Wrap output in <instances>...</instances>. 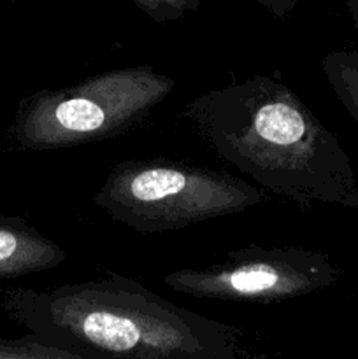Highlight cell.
Returning <instances> with one entry per match:
<instances>
[{
	"instance_id": "cell-1",
	"label": "cell",
	"mask_w": 358,
	"mask_h": 359,
	"mask_svg": "<svg viewBox=\"0 0 358 359\" xmlns=\"http://www.w3.org/2000/svg\"><path fill=\"white\" fill-rule=\"evenodd\" d=\"M183 118L220 160L265 191L309 209L358 210V181L340 140L286 84L249 76L199 95Z\"/></svg>"
},
{
	"instance_id": "cell-2",
	"label": "cell",
	"mask_w": 358,
	"mask_h": 359,
	"mask_svg": "<svg viewBox=\"0 0 358 359\" xmlns=\"http://www.w3.org/2000/svg\"><path fill=\"white\" fill-rule=\"evenodd\" d=\"M4 309L30 335L93 359H267L246 330L179 307L116 272L9 290Z\"/></svg>"
},
{
	"instance_id": "cell-3",
	"label": "cell",
	"mask_w": 358,
	"mask_h": 359,
	"mask_svg": "<svg viewBox=\"0 0 358 359\" xmlns=\"http://www.w3.org/2000/svg\"><path fill=\"white\" fill-rule=\"evenodd\" d=\"M263 202L267 195L260 186L171 160L119 161L93 195L95 205L111 219L142 235L183 230Z\"/></svg>"
},
{
	"instance_id": "cell-4",
	"label": "cell",
	"mask_w": 358,
	"mask_h": 359,
	"mask_svg": "<svg viewBox=\"0 0 358 359\" xmlns=\"http://www.w3.org/2000/svg\"><path fill=\"white\" fill-rule=\"evenodd\" d=\"M171 76L121 67L74 86L35 91L21 102L13 139L23 149L55 151L125 135L174 90Z\"/></svg>"
},
{
	"instance_id": "cell-5",
	"label": "cell",
	"mask_w": 358,
	"mask_h": 359,
	"mask_svg": "<svg viewBox=\"0 0 358 359\" xmlns=\"http://www.w3.org/2000/svg\"><path fill=\"white\" fill-rule=\"evenodd\" d=\"M339 279L325 252L305 248L246 245L206 269H183L164 277L175 293L200 300L276 304L326 290Z\"/></svg>"
},
{
	"instance_id": "cell-6",
	"label": "cell",
	"mask_w": 358,
	"mask_h": 359,
	"mask_svg": "<svg viewBox=\"0 0 358 359\" xmlns=\"http://www.w3.org/2000/svg\"><path fill=\"white\" fill-rule=\"evenodd\" d=\"M69 258L65 249L20 217L0 216V279L56 269Z\"/></svg>"
},
{
	"instance_id": "cell-7",
	"label": "cell",
	"mask_w": 358,
	"mask_h": 359,
	"mask_svg": "<svg viewBox=\"0 0 358 359\" xmlns=\"http://www.w3.org/2000/svg\"><path fill=\"white\" fill-rule=\"evenodd\" d=\"M326 84L344 111L358 123V51L336 49L321 58Z\"/></svg>"
},
{
	"instance_id": "cell-8",
	"label": "cell",
	"mask_w": 358,
	"mask_h": 359,
	"mask_svg": "<svg viewBox=\"0 0 358 359\" xmlns=\"http://www.w3.org/2000/svg\"><path fill=\"white\" fill-rule=\"evenodd\" d=\"M0 359H93L49 344L28 333L23 339H0Z\"/></svg>"
},
{
	"instance_id": "cell-9",
	"label": "cell",
	"mask_w": 358,
	"mask_h": 359,
	"mask_svg": "<svg viewBox=\"0 0 358 359\" xmlns=\"http://www.w3.org/2000/svg\"><path fill=\"white\" fill-rule=\"evenodd\" d=\"M130 2L157 23L179 21L200 7V0H130Z\"/></svg>"
},
{
	"instance_id": "cell-10",
	"label": "cell",
	"mask_w": 358,
	"mask_h": 359,
	"mask_svg": "<svg viewBox=\"0 0 358 359\" xmlns=\"http://www.w3.org/2000/svg\"><path fill=\"white\" fill-rule=\"evenodd\" d=\"M297 2L298 0H256L260 7H263L267 13L272 14L274 18H279V20H286L293 13Z\"/></svg>"
},
{
	"instance_id": "cell-11",
	"label": "cell",
	"mask_w": 358,
	"mask_h": 359,
	"mask_svg": "<svg viewBox=\"0 0 358 359\" xmlns=\"http://www.w3.org/2000/svg\"><path fill=\"white\" fill-rule=\"evenodd\" d=\"M346 4H347V11H350L351 20H353L354 28H357L358 32V0H346Z\"/></svg>"
}]
</instances>
